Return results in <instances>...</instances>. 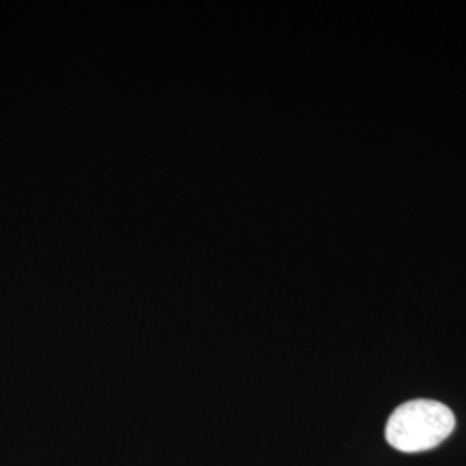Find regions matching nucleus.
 Instances as JSON below:
<instances>
[{"label": "nucleus", "instance_id": "obj_1", "mask_svg": "<svg viewBox=\"0 0 466 466\" xmlns=\"http://www.w3.org/2000/svg\"><path fill=\"white\" fill-rule=\"evenodd\" d=\"M456 427L446 404L432 400L404 402L394 410L385 427L387 442L400 452H421L442 444Z\"/></svg>", "mask_w": 466, "mask_h": 466}]
</instances>
